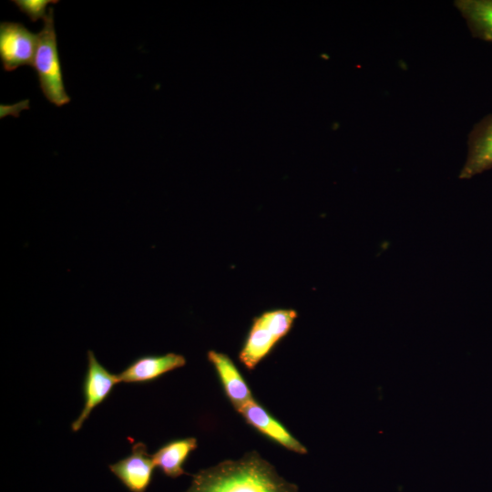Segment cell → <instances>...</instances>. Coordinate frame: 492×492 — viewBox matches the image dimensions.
Instances as JSON below:
<instances>
[{"mask_svg":"<svg viewBox=\"0 0 492 492\" xmlns=\"http://www.w3.org/2000/svg\"><path fill=\"white\" fill-rule=\"evenodd\" d=\"M237 411L250 425L283 447L298 454L307 452L305 446L254 398L238 408Z\"/></svg>","mask_w":492,"mask_h":492,"instance_id":"8","label":"cell"},{"mask_svg":"<svg viewBox=\"0 0 492 492\" xmlns=\"http://www.w3.org/2000/svg\"><path fill=\"white\" fill-rule=\"evenodd\" d=\"M156 467L144 443H135L128 456L109 465L110 471L131 492H145Z\"/></svg>","mask_w":492,"mask_h":492,"instance_id":"6","label":"cell"},{"mask_svg":"<svg viewBox=\"0 0 492 492\" xmlns=\"http://www.w3.org/2000/svg\"><path fill=\"white\" fill-rule=\"evenodd\" d=\"M13 3L19 10L26 14L32 22H36L40 18H45L49 4H56L54 0H14Z\"/></svg>","mask_w":492,"mask_h":492,"instance_id":"13","label":"cell"},{"mask_svg":"<svg viewBox=\"0 0 492 492\" xmlns=\"http://www.w3.org/2000/svg\"><path fill=\"white\" fill-rule=\"evenodd\" d=\"M492 169V114L477 123L469 133L466 162L460 179H468Z\"/></svg>","mask_w":492,"mask_h":492,"instance_id":"7","label":"cell"},{"mask_svg":"<svg viewBox=\"0 0 492 492\" xmlns=\"http://www.w3.org/2000/svg\"><path fill=\"white\" fill-rule=\"evenodd\" d=\"M53 14V8L49 7L43 28L38 33V45L32 66L45 97L53 105L62 107L70 102V97L64 85Z\"/></svg>","mask_w":492,"mask_h":492,"instance_id":"2","label":"cell"},{"mask_svg":"<svg viewBox=\"0 0 492 492\" xmlns=\"http://www.w3.org/2000/svg\"><path fill=\"white\" fill-rule=\"evenodd\" d=\"M297 313L291 309L268 311L256 317L242 346L239 359L252 370L291 330Z\"/></svg>","mask_w":492,"mask_h":492,"instance_id":"3","label":"cell"},{"mask_svg":"<svg viewBox=\"0 0 492 492\" xmlns=\"http://www.w3.org/2000/svg\"><path fill=\"white\" fill-rule=\"evenodd\" d=\"M185 364L184 356L174 353L144 355L130 363L118 375L120 383H148Z\"/></svg>","mask_w":492,"mask_h":492,"instance_id":"9","label":"cell"},{"mask_svg":"<svg viewBox=\"0 0 492 492\" xmlns=\"http://www.w3.org/2000/svg\"><path fill=\"white\" fill-rule=\"evenodd\" d=\"M37 45L38 34H34L22 23L1 22L0 60L5 71L33 65Z\"/></svg>","mask_w":492,"mask_h":492,"instance_id":"4","label":"cell"},{"mask_svg":"<svg viewBox=\"0 0 492 492\" xmlns=\"http://www.w3.org/2000/svg\"><path fill=\"white\" fill-rule=\"evenodd\" d=\"M473 36L492 43V0H456Z\"/></svg>","mask_w":492,"mask_h":492,"instance_id":"12","label":"cell"},{"mask_svg":"<svg viewBox=\"0 0 492 492\" xmlns=\"http://www.w3.org/2000/svg\"><path fill=\"white\" fill-rule=\"evenodd\" d=\"M184 492H298V487L251 451L240 459L225 460L199 471Z\"/></svg>","mask_w":492,"mask_h":492,"instance_id":"1","label":"cell"},{"mask_svg":"<svg viewBox=\"0 0 492 492\" xmlns=\"http://www.w3.org/2000/svg\"><path fill=\"white\" fill-rule=\"evenodd\" d=\"M197 446V439L194 437L166 443L152 454L156 467L170 477H178L185 474L183 464Z\"/></svg>","mask_w":492,"mask_h":492,"instance_id":"11","label":"cell"},{"mask_svg":"<svg viewBox=\"0 0 492 492\" xmlns=\"http://www.w3.org/2000/svg\"><path fill=\"white\" fill-rule=\"evenodd\" d=\"M118 383V375L110 373L97 360L92 351H87V369L83 382L84 405L71 425L73 432L81 428L94 408L108 398Z\"/></svg>","mask_w":492,"mask_h":492,"instance_id":"5","label":"cell"},{"mask_svg":"<svg viewBox=\"0 0 492 492\" xmlns=\"http://www.w3.org/2000/svg\"><path fill=\"white\" fill-rule=\"evenodd\" d=\"M208 359L217 371L224 392L236 410L253 399L247 383L226 354L210 351Z\"/></svg>","mask_w":492,"mask_h":492,"instance_id":"10","label":"cell"}]
</instances>
